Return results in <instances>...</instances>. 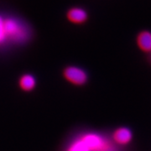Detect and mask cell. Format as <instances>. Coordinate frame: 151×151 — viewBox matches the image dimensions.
<instances>
[{
	"mask_svg": "<svg viewBox=\"0 0 151 151\" xmlns=\"http://www.w3.org/2000/svg\"><path fill=\"white\" fill-rule=\"evenodd\" d=\"M4 27L7 40L23 43L29 37V31L27 26L17 19L4 18Z\"/></svg>",
	"mask_w": 151,
	"mask_h": 151,
	"instance_id": "1",
	"label": "cell"
},
{
	"mask_svg": "<svg viewBox=\"0 0 151 151\" xmlns=\"http://www.w3.org/2000/svg\"><path fill=\"white\" fill-rule=\"evenodd\" d=\"M81 139L90 151H104L106 150V142L99 134L93 133L86 134L82 136Z\"/></svg>",
	"mask_w": 151,
	"mask_h": 151,
	"instance_id": "2",
	"label": "cell"
},
{
	"mask_svg": "<svg viewBox=\"0 0 151 151\" xmlns=\"http://www.w3.org/2000/svg\"><path fill=\"white\" fill-rule=\"evenodd\" d=\"M65 79L75 84V85H83L87 80V75L84 70L76 66L67 67L64 71Z\"/></svg>",
	"mask_w": 151,
	"mask_h": 151,
	"instance_id": "3",
	"label": "cell"
},
{
	"mask_svg": "<svg viewBox=\"0 0 151 151\" xmlns=\"http://www.w3.org/2000/svg\"><path fill=\"white\" fill-rule=\"evenodd\" d=\"M113 139L119 145H127L132 139V133L127 128H120L114 132Z\"/></svg>",
	"mask_w": 151,
	"mask_h": 151,
	"instance_id": "4",
	"label": "cell"
},
{
	"mask_svg": "<svg viewBox=\"0 0 151 151\" xmlns=\"http://www.w3.org/2000/svg\"><path fill=\"white\" fill-rule=\"evenodd\" d=\"M138 45L139 48L145 51H151V33L149 31H143L138 36Z\"/></svg>",
	"mask_w": 151,
	"mask_h": 151,
	"instance_id": "5",
	"label": "cell"
},
{
	"mask_svg": "<svg viewBox=\"0 0 151 151\" xmlns=\"http://www.w3.org/2000/svg\"><path fill=\"white\" fill-rule=\"evenodd\" d=\"M87 18L86 11L82 9L79 8H75V9H71L68 12V19L70 21L76 23V24H80L84 22Z\"/></svg>",
	"mask_w": 151,
	"mask_h": 151,
	"instance_id": "6",
	"label": "cell"
},
{
	"mask_svg": "<svg viewBox=\"0 0 151 151\" xmlns=\"http://www.w3.org/2000/svg\"><path fill=\"white\" fill-rule=\"evenodd\" d=\"M19 86L24 91H26V92L31 91L35 86V79L31 75H29V74L24 75L19 80Z\"/></svg>",
	"mask_w": 151,
	"mask_h": 151,
	"instance_id": "7",
	"label": "cell"
},
{
	"mask_svg": "<svg viewBox=\"0 0 151 151\" xmlns=\"http://www.w3.org/2000/svg\"><path fill=\"white\" fill-rule=\"evenodd\" d=\"M67 151H90L86 145L83 143V141L80 139L75 140L68 148Z\"/></svg>",
	"mask_w": 151,
	"mask_h": 151,
	"instance_id": "8",
	"label": "cell"
},
{
	"mask_svg": "<svg viewBox=\"0 0 151 151\" xmlns=\"http://www.w3.org/2000/svg\"><path fill=\"white\" fill-rule=\"evenodd\" d=\"M7 41L5 27H4V18L0 15V45H3Z\"/></svg>",
	"mask_w": 151,
	"mask_h": 151,
	"instance_id": "9",
	"label": "cell"
}]
</instances>
